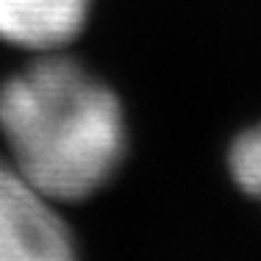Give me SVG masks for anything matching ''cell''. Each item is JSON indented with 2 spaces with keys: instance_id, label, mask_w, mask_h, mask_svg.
<instances>
[{
  "instance_id": "obj_1",
  "label": "cell",
  "mask_w": 261,
  "mask_h": 261,
  "mask_svg": "<svg viewBox=\"0 0 261 261\" xmlns=\"http://www.w3.org/2000/svg\"><path fill=\"white\" fill-rule=\"evenodd\" d=\"M0 134L11 167L53 203L103 189L128 147L117 95L64 56H45L0 84Z\"/></svg>"
},
{
  "instance_id": "obj_2",
  "label": "cell",
  "mask_w": 261,
  "mask_h": 261,
  "mask_svg": "<svg viewBox=\"0 0 261 261\" xmlns=\"http://www.w3.org/2000/svg\"><path fill=\"white\" fill-rule=\"evenodd\" d=\"M0 261H78L67 222L11 164L0 161Z\"/></svg>"
},
{
  "instance_id": "obj_3",
  "label": "cell",
  "mask_w": 261,
  "mask_h": 261,
  "mask_svg": "<svg viewBox=\"0 0 261 261\" xmlns=\"http://www.w3.org/2000/svg\"><path fill=\"white\" fill-rule=\"evenodd\" d=\"M92 0H0V39L22 50L56 53L89 20Z\"/></svg>"
},
{
  "instance_id": "obj_4",
  "label": "cell",
  "mask_w": 261,
  "mask_h": 261,
  "mask_svg": "<svg viewBox=\"0 0 261 261\" xmlns=\"http://www.w3.org/2000/svg\"><path fill=\"white\" fill-rule=\"evenodd\" d=\"M228 167L236 186L245 195L261 200V122L236 136L228 153Z\"/></svg>"
}]
</instances>
